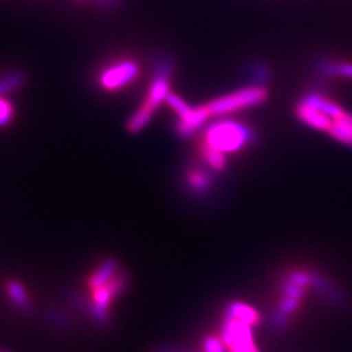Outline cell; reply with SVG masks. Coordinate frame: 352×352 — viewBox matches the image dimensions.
Segmentation results:
<instances>
[{"label":"cell","mask_w":352,"mask_h":352,"mask_svg":"<svg viewBox=\"0 0 352 352\" xmlns=\"http://www.w3.org/2000/svg\"><path fill=\"white\" fill-rule=\"evenodd\" d=\"M251 138V132L239 123L221 122L206 131L204 144L222 153H231L245 146Z\"/></svg>","instance_id":"7a4b0ae2"},{"label":"cell","mask_w":352,"mask_h":352,"mask_svg":"<svg viewBox=\"0 0 352 352\" xmlns=\"http://www.w3.org/2000/svg\"><path fill=\"white\" fill-rule=\"evenodd\" d=\"M226 314L235 317V318H238L240 321H244V322L250 324L251 327L256 325L258 322L257 312L253 308H251L250 305L243 304V302H232V304H230V307L227 308Z\"/></svg>","instance_id":"30bf717a"},{"label":"cell","mask_w":352,"mask_h":352,"mask_svg":"<svg viewBox=\"0 0 352 352\" xmlns=\"http://www.w3.org/2000/svg\"><path fill=\"white\" fill-rule=\"evenodd\" d=\"M166 102L179 116L176 129L179 135L183 138H188L190 135H193L200 126L205 124V122L210 116L206 106L193 109L187 102L183 101L179 96H176L175 93H168Z\"/></svg>","instance_id":"277c9868"},{"label":"cell","mask_w":352,"mask_h":352,"mask_svg":"<svg viewBox=\"0 0 352 352\" xmlns=\"http://www.w3.org/2000/svg\"><path fill=\"white\" fill-rule=\"evenodd\" d=\"M170 68L162 67V69L155 76L153 80L151 90L148 93V97L144 102V104L140 107L133 116L129 119L126 128L131 133H138L141 129H144L146 124L151 122V116L154 111L158 109V106L166 101L168 93H170Z\"/></svg>","instance_id":"6da1fadb"},{"label":"cell","mask_w":352,"mask_h":352,"mask_svg":"<svg viewBox=\"0 0 352 352\" xmlns=\"http://www.w3.org/2000/svg\"><path fill=\"white\" fill-rule=\"evenodd\" d=\"M7 292H8V296L11 298L12 300L20 309L23 311H28L29 307H30V302H29V298H28V294H26L24 286L17 282V280H11L8 285H7Z\"/></svg>","instance_id":"7c38bea8"},{"label":"cell","mask_w":352,"mask_h":352,"mask_svg":"<svg viewBox=\"0 0 352 352\" xmlns=\"http://www.w3.org/2000/svg\"><path fill=\"white\" fill-rule=\"evenodd\" d=\"M124 285L123 278L113 277L111 280H109L106 285L101 287L93 289V315L96 316L100 321H104L107 318V311L109 305L113 300V296L120 292Z\"/></svg>","instance_id":"52a82bcc"},{"label":"cell","mask_w":352,"mask_h":352,"mask_svg":"<svg viewBox=\"0 0 352 352\" xmlns=\"http://www.w3.org/2000/svg\"><path fill=\"white\" fill-rule=\"evenodd\" d=\"M138 74H139V65L135 62L126 60V62L115 64L111 68L106 69L102 74L100 81L103 88L116 90L124 87L128 82L133 81Z\"/></svg>","instance_id":"8992f818"},{"label":"cell","mask_w":352,"mask_h":352,"mask_svg":"<svg viewBox=\"0 0 352 352\" xmlns=\"http://www.w3.org/2000/svg\"><path fill=\"white\" fill-rule=\"evenodd\" d=\"M201 153L206 164L213 167L214 170H223L226 167V158L222 151L214 149L206 144H202Z\"/></svg>","instance_id":"4fadbf2b"},{"label":"cell","mask_w":352,"mask_h":352,"mask_svg":"<svg viewBox=\"0 0 352 352\" xmlns=\"http://www.w3.org/2000/svg\"><path fill=\"white\" fill-rule=\"evenodd\" d=\"M13 113L12 103L0 97V126H7L12 120Z\"/></svg>","instance_id":"e0dca14e"},{"label":"cell","mask_w":352,"mask_h":352,"mask_svg":"<svg viewBox=\"0 0 352 352\" xmlns=\"http://www.w3.org/2000/svg\"><path fill=\"white\" fill-rule=\"evenodd\" d=\"M329 135L346 146H352V113L344 111L340 118L334 119Z\"/></svg>","instance_id":"9c48e42d"},{"label":"cell","mask_w":352,"mask_h":352,"mask_svg":"<svg viewBox=\"0 0 352 352\" xmlns=\"http://www.w3.org/2000/svg\"><path fill=\"white\" fill-rule=\"evenodd\" d=\"M115 270H116V261L115 260L104 261L100 266V269L97 270V273L89 279V286L94 289L106 285L109 280L113 279Z\"/></svg>","instance_id":"8fae6325"},{"label":"cell","mask_w":352,"mask_h":352,"mask_svg":"<svg viewBox=\"0 0 352 352\" xmlns=\"http://www.w3.org/2000/svg\"><path fill=\"white\" fill-rule=\"evenodd\" d=\"M222 338L230 352H258L252 337L251 325L228 314L225 318Z\"/></svg>","instance_id":"5b68a950"},{"label":"cell","mask_w":352,"mask_h":352,"mask_svg":"<svg viewBox=\"0 0 352 352\" xmlns=\"http://www.w3.org/2000/svg\"><path fill=\"white\" fill-rule=\"evenodd\" d=\"M325 72L330 75L340 76L346 78H352V63L329 64Z\"/></svg>","instance_id":"2e32d148"},{"label":"cell","mask_w":352,"mask_h":352,"mask_svg":"<svg viewBox=\"0 0 352 352\" xmlns=\"http://www.w3.org/2000/svg\"><path fill=\"white\" fill-rule=\"evenodd\" d=\"M267 98L266 89L261 87H250L240 89L234 93L219 97L206 104L208 113L210 116H221L236 113L244 109H250L265 102Z\"/></svg>","instance_id":"3957f363"},{"label":"cell","mask_w":352,"mask_h":352,"mask_svg":"<svg viewBox=\"0 0 352 352\" xmlns=\"http://www.w3.org/2000/svg\"><path fill=\"white\" fill-rule=\"evenodd\" d=\"M296 115L304 124L329 133L331 126V118L312 103L302 100L296 107Z\"/></svg>","instance_id":"ba28073f"},{"label":"cell","mask_w":352,"mask_h":352,"mask_svg":"<svg viewBox=\"0 0 352 352\" xmlns=\"http://www.w3.org/2000/svg\"><path fill=\"white\" fill-rule=\"evenodd\" d=\"M189 186L195 190H204L208 188L210 184V177L208 174L199 171V170H193L188 174Z\"/></svg>","instance_id":"9a60e30c"},{"label":"cell","mask_w":352,"mask_h":352,"mask_svg":"<svg viewBox=\"0 0 352 352\" xmlns=\"http://www.w3.org/2000/svg\"><path fill=\"white\" fill-rule=\"evenodd\" d=\"M204 352H225V343L215 337H209L204 342Z\"/></svg>","instance_id":"ac0fdd59"},{"label":"cell","mask_w":352,"mask_h":352,"mask_svg":"<svg viewBox=\"0 0 352 352\" xmlns=\"http://www.w3.org/2000/svg\"><path fill=\"white\" fill-rule=\"evenodd\" d=\"M0 352H3V351H0Z\"/></svg>","instance_id":"d6986e66"},{"label":"cell","mask_w":352,"mask_h":352,"mask_svg":"<svg viewBox=\"0 0 352 352\" xmlns=\"http://www.w3.org/2000/svg\"><path fill=\"white\" fill-rule=\"evenodd\" d=\"M25 82V76L20 72H14L11 75L0 78V97L11 93L14 89H19Z\"/></svg>","instance_id":"5bb4252c"}]
</instances>
